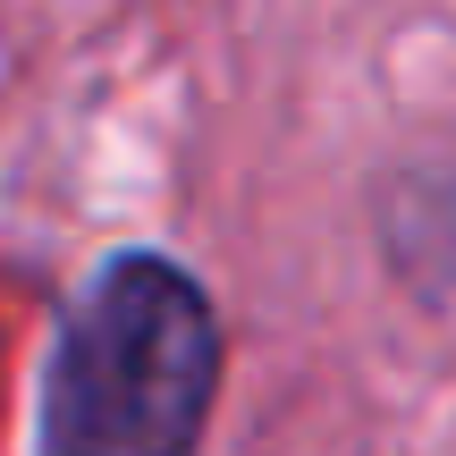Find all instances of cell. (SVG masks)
<instances>
[{
  "label": "cell",
  "instance_id": "6da1fadb",
  "mask_svg": "<svg viewBox=\"0 0 456 456\" xmlns=\"http://www.w3.org/2000/svg\"><path fill=\"white\" fill-rule=\"evenodd\" d=\"M220 372L212 288L169 254H110L60 313L34 456H195Z\"/></svg>",
  "mask_w": 456,
  "mask_h": 456
}]
</instances>
